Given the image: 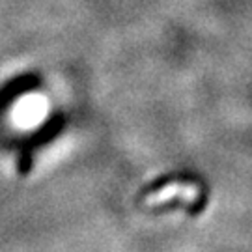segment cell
Returning a JSON list of instances; mask_svg holds the SVG:
<instances>
[{"instance_id":"1","label":"cell","mask_w":252,"mask_h":252,"mask_svg":"<svg viewBox=\"0 0 252 252\" xmlns=\"http://www.w3.org/2000/svg\"><path fill=\"white\" fill-rule=\"evenodd\" d=\"M63 126H65V116L58 112V114H54L53 118H49L45 124L37 129L36 133H32V136L23 142V148H21L19 157H17V172L21 176H27L28 172L32 170L34 152H36L39 146L51 142L54 136L62 131Z\"/></svg>"},{"instance_id":"2","label":"cell","mask_w":252,"mask_h":252,"mask_svg":"<svg viewBox=\"0 0 252 252\" xmlns=\"http://www.w3.org/2000/svg\"><path fill=\"white\" fill-rule=\"evenodd\" d=\"M39 82H41V79H39V75H36V73H25L21 77L11 79L0 90V108H6L11 101H15L17 97L25 95L28 92L36 90L37 86H39Z\"/></svg>"}]
</instances>
